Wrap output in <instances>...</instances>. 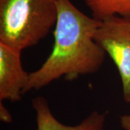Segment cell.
I'll list each match as a JSON object with an SVG mask.
<instances>
[{
    "label": "cell",
    "instance_id": "1",
    "mask_svg": "<svg viewBox=\"0 0 130 130\" xmlns=\"http://www.w3.org/2000/svg\"><path fill=\"white\" fill-rule=\"evenodd\" d=\"M57 9L52 51L39 69L30 73L24 93L61 77L74 80L93 74L105 60L106 54L95 40L101 21L83 13L71 0H57Z\"/></svg>",
    "mask_w": 130,
    "mask_h": 130
},
{
    "label": "cell",
    "instance_id": "5",
    "mask_svg": "<svg viewBox=\"0 0 130 130\" xmlns=\"http://www.w3.org/2000/svg\"><path fill=\"white\" fill-rule=\"evenodd\" d=\"M36 115L37 130H104L108 112L93 111L79 124L65 125L61 123L51 112L49 104L44 97L38 96L32 101Z\"/></svg>",
    "mask_w": 130,
    "mask_h": 130
},
{
    "label": "cell",
    "instance_id": "6",
    "mask_svg": "<svg viewBox=\"0 0 130 130\" xmlns=\"http://www.w3.org/2000/svg\"><path fill=\"white\" fill-rule=\"evenodd\" d=\"M93 17L100 21L120 16L130 18V0H85Z\"/></svg>",
    "mask_w": 130,
    "mask_h": 130
},
{
    "label": "cell",
    "instance_id": "2",
    "mask_svg": "<svg viewBox=\"0 0 130 130\" xmlns=\"http://www.w3.org/2000/svg\"><path fill=\"white\" fill-rule=\"evenodd\" d=\"M57 0H0V43L20 51L47 36L57 20Z\"/></svg>",
    "mask_w": 130,
    "mask_h": 130
},
{
    "label": "cell",
    "instance_id": "3",
    "mask_svg": "<svg viewBox=\"0 0 130 130\" xmlns=\"http://www.w3.org/2000/svg\"><path fill=\"white\" fill-rule=\"evenodd\" d=\"M95 40L116 65L124 101L130 103V18L114 16L101 21Z\"/></svg>",
    "mask_w": 130,
    "mask_h": 130
},
{
    "label": "cell",
    "instance_id": "4",
    "mask_svg": "<svg viewBox=\"0 0 130 130\" xmlns=\"http://www.w3.org/2000/svg\"><path fill=\"white\" fill-rule=\"evenodd\" d=\"M21 52L0 43V101L16 102L21 100L30 73L25 71Z\"/></svg>",
    "mask_w": 130,
    "mask_h": 130
},
{
    "label": "cell",
    "instance_id": "8",
    "mask_svg": "<svg viewBox=\"0 0 130 130\" xmlns=\"http://www.w3.org/2000/svg\"><path fill=\"white\" fill-rule=\"evenodd\" d=\"M121 127L124 130H130V113L122 115L119 118Z\"/></svg>",
    "mask_w": 130,
    "mask_h": 130
},
{
    "label": "cell",
    "instance_id": "7",
    "mask_svg": "<svg viewBox=\"0 0 130 130\" xmlns=\"http://www.w3.org/2000/svg\"><path fill=\"white\" fill-rule=\"evenodd\" d=\"M0 119L1 121L5 123H10L12 121V117L11 113L7 110V108L2 104V102L0 103Z\"/></svg>",
    "mask_w": 130,
    "mask_h": 130
}]
</instances>
